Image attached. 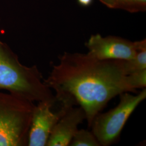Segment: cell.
<instances>
[{
    "label": "cell",
    "instance_id": "1",
    "mask_svg": "<svg viewBox=\"0 0 146 146\" xmlns=\"http://www.w3.org/2000/svg\"><path fill=\"white\" fill-rule=\"evenodd\" d=\"M58 60L43 81L55 91L58 101H69L83 108L89 128L111 100L134 93L127 83L123 60H101L88 52H68Z\"/></svg>",
    "mask_w": 146,
    "mask_h": 146
},
{
    "label": "cell",
    "instance_id": "2",
    "mask_svg": "<svg viewBox=\"0 0 146 146\" xmlns=\"http://www.w3.org/2000/svg\"><path fill=\"white\" fill-rule=\"evenodd\" d=\"M43 80L36 65L28 67L22 64L18 56L0 39V89L33 102L56 103L55 95Z\"/></svg>",
    "mask_w": 146,
    "mask_h": 146
},
{
    "label": "cell",
    "instance_id": "3",
    "mask_svg": "<svg viewBox=\"0 0 146 146\" xmlns=\"http://www.w3.org/2000/svg\"><path fill=\"white\" fill-rule=\"evenodd\" d=\"M35 106L15 94L0 92V146H28Z\"/></svg>",
    "mask_w": 146,
    "mask_h": 146
},
{
    "label": "cell",
    "instance_id": "4",
    "mask_svg": "<svg viewBox=\"0 0 146 146\" xmlns=\"http://www.w3.org/2000/svg\"><path fill=\"white\" fill-rule=\"evenodd\" d=\"M118 104L109 111L96 115L90 125L92 131L101 146H110L117 142L129 117L146 98V89L136 95L125 92L119 95Z\"/></svg>",
    "mask_w": 146,
    "mask_h": 146
},
{
    "label": "cell",
    "instance_id": "5",
    "mask_svg": "<svg viewBox=\"0 0 146 146\" xmlns=\"http://www.w3.org/2000/svg\"><path fill=\"white\" fill-rule=\"evenodd\" d=\"M58 110L53 108L56 104L49 102H37L33 110L28 135V146H46L54 127L69 107L75 106L68 101H60Z\"/></svg>",
    "mask_w": 146,
    "mask_h": 146
},
{
    "label": "cell",
    "instance_id": "6",
    "mask_svg": "<svg viewBox=\"0 0 146 146\" xmlns=\"http://www.w3.org/2000/svg\"><path fill=\"white\" fill-rule=\"evenodd\" d=\"M85 46L90 55L101 60H128L136 53L135 42L115 36L92 35Z\"/></svg>",
    "mask_w": 146,
    "mask_h": 146
},
{
    "label": "cell",
    "instance_id": "7",
    "mask_svg": "<svg viewBox=\"0 0 146 146\" xmlns=\"http://www.w3.org/2000/svg\"><path fill=\"white\" fill-rule=\"evenodd\" d=\"M86 120L82 107H69L54 127L46 146H67L78 130V125Z\"/></svg>",
    "mask_w": 146,
    "mask_h": 146
},
{
    "label": "cell",
    "instance_id": "8",
    "mask_svg": "<svg viewBox=\"0 0 146 146\" xmlns=\"http://www.w3.org/2000/svg\"><path fill=\"white\" fill-rule=\"evenodd\" d=\"M136 53L134 58L123 60V69L126 75L146 69V40L135 41Z\"/></svg>",
    "mask_w": 146,
    "mask_h": 146
},
{
    "label": "cell",
    "instance_id": "9",
    "mask_svg": "<svg viewBox=\"0 0 146 146\" xmlns=\"http://www.w3.org/2000/svg\"><path fill=\"white\" fill-rule=\"evenodd\" d=\"M111 9H122L131 13L146 10V0H99Z\"/></svg>",
    "mask_w": 146,
    "mask_h": 146
},
{
    "label": "cell",
    "instance_id": "10",
    "mask_svg": "<svg viewBox=\"0 0 146 146\" xmlns=\"http://www.w3.org/2000/svg\"><path fill=\"white\" fill-rule=\"evenodd\" d=\"M70 146H101L92 131L78 129L70 141Z\"/></svg>",
    "mask_w": 146,
    "mask_h": 146
},
{
    "label": "cell",
    "instance_id": "11",
    "mask_svg": "<svg viewBox=\"0 0 146 146\" xmlns=\"http://www.w3.org/2000/svg\"><path fill=\"white\" fill-rule=\"evenodd\" d=\"M127 83L134 93L137 89L146 88V69L141 70L127 75Z\"/></svg>",
    "mask_w": 146,
    "mask_h": 146
},
{
    "label": "cell",
    "instance_id": "12",
    "mask_svg": "<svg viewBox=\"0 0 146 146\" xmlns=\"http://www.w3.org/2000/svg\"><path fill=\"white\" fill-rule=\"evenodd\" d=\"M93 0H78V3L83 6H88L92 3Z\"/></svg>",
    "mask_w": 146,
    "mask_h": 146
}]
</instances>
